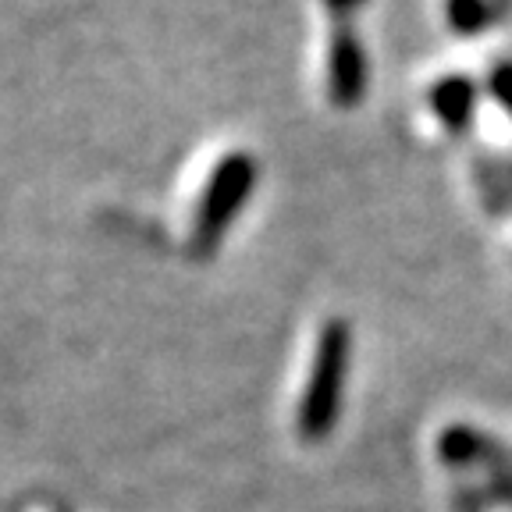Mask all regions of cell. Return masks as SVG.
Returning <instances> with one entry per match:
<instances>
[{
	"instance_id": "cell-1",
	"label": "cell",
	"mask_w": 512,
	"mask_h": 512,
	"mask_svg": "<svg viewBox=\"0 0 512 512\" xmlns=\"http://www.w3.org/2000/svg\"><path fill=\"white\" fill-rule=\"evenodd\" d=\"M349 363H352V328L345 320L335 317L320 328L310 377H306L303 399H299L296 424L306 441H324L335 431L345 402V384H349Z\"/></svg>"
},
{
	"instance_id": "cell-2",
	"label": "cell",
	"mask_w": 512,
	"mask_h": 512,
	"mask_svg": "<svg viewBox=\"0 0 512 512\" xmlns=\"http://www.w3.org/2000/svg\"><path fill=\"white\" fill-rule=\"evenodd\" d=\"M256 182H260V164L249 153L235 150L217 160V168L210 171L207 185H203L196 214H192V235H189L192 256L207 260L221 246V239L228 235L235 217L242 214V207L253 196Z\"/></svg>"
},
{
	"instance_id": "cell-3",
	"label": "cell",
	"mask_w": 512,
	"mask_h": 512,
	"mask_svg": "<svg viewBox=\"0 0 512 512\" xmlns=\"http://www.w3.org/2000/svg\"><path fill=\"white\" fill-rule=\"evenodd\" d=\"M370 86V64L363 40L352 25H335L328 40V100L342 111L360 107Z\"/></svg>"
},
{
	"instance_id": "cell-4",
	"label": "cell",
	"mask_w": 512,
	"mask_h": 512,
	"mask_svg": "<svg viewBox=\"0 0 512 512\" xmlns=\"http://www.w3.org/2000/svg\"><path fill=\"white\" fill-rule=\"evenodd\" d=\"M438 456L452 470H470V466L488 463L491 473L512 470V448H505L502 441L480 434L470 424H448L438 438Z\"/></svg>"
},
{
	"instance_id": "cell-5",
	"label": "cell",
	"mask_w": 512,
	"mask_h": 512,
	"mask_svg": "<svg viewBox=\"0 0 512 512\" xmlns=\"http://www.w3.org/2000/svg\"><path fill=\"white\" fill-rule=\"evenodd\" d=\"M427 104H431L434 118L441 121L448 136H466L473 125V114H477V82L463 72L441 75L427 89Z\"/></svg>"
},
{
	"instance_id": "cell-6",
	"label": "cell",
	"mask_w": 512,
	"mask_h": 512,
	"mask_svg": "<svg viewBox=\"0 0 512 512\" xmlns=\"http://www.w3.org/2000/svg\"><path fill=\"white\" fill-rule=\"evenodd\" d=\"M498 22L495 0H445V25L463 40L484 36Z\"/></svg>"
},
{
	"instance_id": "cell-7",
	"label": "cell",
	"mask_w": 512,
	"mask_h": 512,
	"mask_svg": "<svg viewBox=\"0 0 512 512\" xmlns=\"http://www.w3.org/2000/svg\"><path fill=\"white\" fill-rule=\"evenodd\" d=\"M473 178H477L484 207H488L491 214H505V210L512 207V185H509V175H505V160L477 157L473 160Z\"/></svg>"
},
{
	"instance_id": "cell-8",
	"label": "cell",
	"mask_w": 512,
	"mask_h": 512,
	"mask_svg": "<svg viewBox=\"0 0 512 512\" xmlns=\"http://www.w3.org/2000/svg\"><path fill=\"white\" fill-rule=\"evenodd\" d=\"M488 93L498 107L505 111V118L512 121V61H498L488 72Z\"/></svg>"
},
{
	"instance_id": "cell-9",
	"label": "cell",
	"mask_w": 512,
	"mask_h": 512,
	"mask_svg": "<svg viewBox=\"0 0 512 512\" xmlns=\"http://www.w3.org/2000/svg\"><path fill=\"white\" fill-rule=\"evenodd\" d=\"M484 498H488V502L512 505V470H505V473H491V480H488V484H484Z\"/></svg>"
},
{
	"instance_id": "cell-10",
	"label": "cell",
	"mask_w": 512,
	"mask_h": 512,
	"mask_svg": "<svg viewBox=\"0 0 512 512\" xmlns=\"http://www.w3.org/2000/svg\"><path fill=\"white\" fill-rule=\"evenodd\" d=\"M363 4H367V0H324V8H328L335 25H352V18H356V11H360Z\"/></svg>"
}]
</instances>
